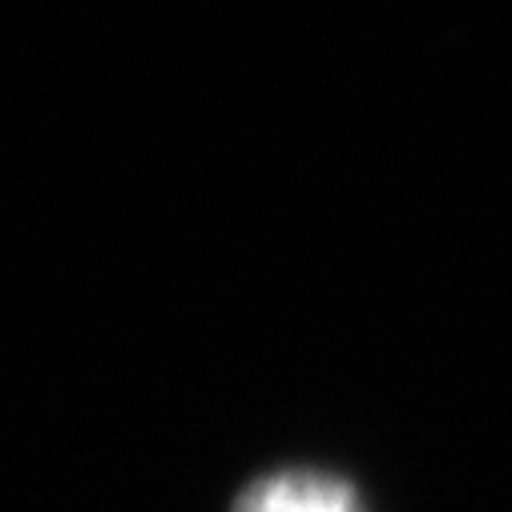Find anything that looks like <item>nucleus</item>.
<instances>
[{"instance_id":"1","label":"nucleus","mask_w":512,"mask_h":512,"mask_svg":"<svg viewBox=\"0 0 512 512\" xmlns=\"http://www.w3.org/2000/svg\"><path fill=\"white\" fill-rule=\"evenodd\" d=\"M230 512H367L351 480L315 472V468H283L250 480Z\"/></svg>"}]
</instances>
